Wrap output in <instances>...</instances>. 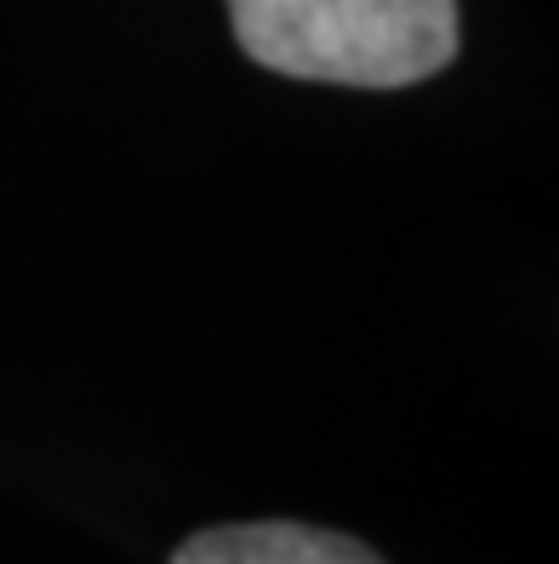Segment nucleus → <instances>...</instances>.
Returning a JSON list of instances; mask_svg holds the SVG:
<instances>
[{
    "label": "nucleus",
    "mask_w": 559,
    "mask_h": 564,
    "mask_svg": "<svg viewBox=\"0 0 559 564\" xmlns=\"http://www.w3.org/2000/svg\"><path fill=\"white\" fill-rule=\"evenodd\" d=\"M257 69L332 86H417L456 57V0H228Z\"/></svg>",
    "instance_id": "obj_1"
},
{
    "label": "nucleus",
    "mask_w": 559,
    "mask_h": 564,
    "mask_svg": "<svg viewBox=\"0 0 559 564\" xmlns=\"http://www.w3.org/2000/svg\"><path fill=\"white\" fill-rule=\"evenodd\" d=\"M172 564H383L366 542L343 530H320L298 519H257V524H217L189 536Z\"/></svg>",
    "instance_id": "obj_2"
}]
</instances>
